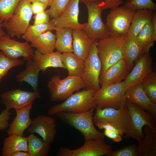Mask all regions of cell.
Returning a JSON list of instances; mask_svg holds the SVG:
<instances>
[{
  "mask_svg": "<svg viewBox=\"0 0 156 156\" xmlns=\"http://www.w3.org/2000/svg\"><path fill=\"white\" fill-rule=\"evenodd\" d=\"M9 35L0 37V50L12 58L23 57L25 60L32 59L34 51L28 42H21L12 39Z\"/></svg>",
  "mask_w": 156,
  "mask_h": 156,
  "instance_id": "cell-13",
  "label": "cell"
},
{
  "mask_svg": "<svg viewBox=\"0 0 156 156\" xmlns=\"http://www.w3.org/2000/svg\"><path fill=\"white\" fill-rule=\"evenodd\" d=\"M50 16L47 10L35 14L34 17V25L40 24L48 23L50 21Z\"/></svg>",
  "mask_w": 156,
  "mask_h": 156,
  "instance_id": "cell-43",
  "label": "cell"
},
{
  "mask_svg": "<svg viewBox=\"0 0 156 156\" xmlns=\"http://www.w3.org/2000/svg\"><path fill=\"white\" fill-rule=\"evenodd\" d=\"M136 61L135 66L123 81L127 88L141 83L153 71V59L149 52L142 55Z\"/></svg>",
  "mask_w": 156,
  "mask_h": 156,
  "instance_id": "cell-16",
  "label": "cell"
},
{
  "mask_svg": "<svg viewBox=\"0 0 156 156\" xmlns=\"http://www.w3.org/2000/svg\"><path fill=\"white\" fill-rule=\"evenodd\" d=\"M70 0H52L50 8L47 10L50 17L59 16L67 7Z\"/></svg>",
  "mask_w": 156,
  "mask_h": 156,
  "instance_id": "cell-38",
  "label": "cell"
},
{
  "mask_svg": "<svg viewBox=\"0 0 156 156\" xmlns=\"http://www.w3.org/2000/svg\"><path fill=\"white\" fill-rule=\"evenodd\" d=\"M80 0H70L62 14L51 20L55 27H69L73 29H82L85 23L78 21L79 3Z\"/></svg>",
  "mask_w": 156,
  "mask_h": 156,
  "instance_id": "cell-17",
  "label": "cell"
},
{
  "mask_svg": "<svg viewBox=\"0 0 156 156\" xmlns=\"http://www.w3.org/2000/svg\"><path fill=\"white\" fill-rule=\"evenodd\" d=\"M146 112L153 116L156 117V103H152Z\"/></svg>",
  "mask_w": 156,
  "mask_h": 156,
  "instance_id": "cell-47",
  "label": "cell"
},
{
  "mask_svg": "<svg viewBox=\"0 0 156 156\" xmlns=\"http://www.w3.org/2000/svg\"><path fill=\"white\" fill-rule=\"evenodd\" d=\"M110 145L106 144L104 139L86 141L81 147L75 150L62 147L56 154L57 156H109L112 151Z\"/></svg>",
  "mask_w": 156,
  "mask_h": 156,
  "instance_id": "cell-11",
  "label": "cell"
},
{
  "mask_svg": "<svg viewBox=\"0 0 156 156\" xmlns=\"http://www.w3.org/2000/svg\"><path fill=\"white\" fill-rule=\"evenodd\" d=\"M11 114L10 110L6 109L1 111L0 114V130H4L9 127Z\"/></svg>",
  "mask_w": 156,
  "mask_h": 156,
  "instance_id": "cell-41",
  "label": "cell"
},
{
  "mask_svg": "<svg viewBox=\"0 0 156 156\" xmlns=\"http://www.w3.org/2000/svg\"><path fill=\"white\" fill-rule=\"evenodd\" d=\"M95 108L79 113L61 112L56 115L64 122L73 127L83 135L85 141L105 138L94 126L93 120Z\"/></svg>",
  "mask_w": 156,
  "mask_h": 156,
  "instance_id": "cell-2",
  "label": "cell"
},
{
  "mask_svg": "<svg viewBox=\"0 0 156 156\" xmlns=\"http://www.w3.org/2000/svg\"></svg>",
  "mask_w": 156,
  "mask_h": 156,
  "instance_id": "cell-51",
  "label": "cell"
},
{
  "mask_svg": "<svg viewBox=\"0 0 156 156\" xmlns=\"http://www.w3.org/2000/svg\"><path fill=\"white\" fill-rule=\"evenodd\" d=\"M130 71L123 59L109 67L99 76L101 86L114 84L122 82L127 77Z\"/></svg>",
  "mask_w": 156,
  "mask_h": 156,
  "instance_id": "cell-19",
  "label": "cell"
},
{
  "mask_svg": "<svg viewBox=\"0 0 156 156\" xmlns=\"http://www.w3.org/2000/svg\"><path fill=\"white\" fill-rule=\"evenodd\" d=\"M125 43L123 59L130 71L133 67V63L142 55L141 50L136 41L135 38L124 36Z\"/></svg>",
  "mask_w": 156,
  "mask_h": 156,
  "instance_id": "cell-29",
  "label": "cell"
},
{
  "mask_svg": "<svg viewBox=\"0 0 156 156\" xmlns=\"http://www.w3.org/2000/svg\"><path fill=\"white\" fill-rule=\"evenodd\" d=\"M48 6L46 3L39 0H34L31 3L32 13L34 15L45 10Z\"/></svg>",
  "mask_w": 156,
  "mask_h": 156,
  "instance_id": "cell-42",
  "label": "cell"
},
{
  "mask_svg": "<svg viewBox=\"0 0 156 156\" xmlns=\"http://www.w3.org/2000/svg\"><path fill=\"white\" fill-rule=\"evenodd\" d=\"M109 156H139L138 146L133 144L124 146L117 151H112Z\"/></svg>",
  "mask_w": 156,
  "mask_h": 156,
  "instance_id": "cell-39",
  "label": "cell"
},
{
  "mask_svg": "<svg viewBox=\"0 0 156 156\" xmlns=\"http://www.w3.org/2000/svg\"><path fill=\"white\" fill-rule=\"evenodd\" d=\"M40 94L38 91H27L19 89H12L1 95V102L6 109H15L24 107L40 98Z\"/></svg>",
  "mask_w": 156,
  "mask_h": 156,
  "instance_id": "cell-14",
  "label": "cell"
},
{
  "mask_svg": "<svg viewBox=\"0 0 156 156\" xmlns=\"http://www.w3.org/2000/svg\"><path fill=\"white\" fill-rule=\"evenodd\" d=\"M155 11L148 9L135 11L129 30L124 36L135 38L144 27L151 21Z\"/></svg>",
  "mask_w": 156,
  "mask_h": 156,
  "instance_id": "cell-23",
  "label": "cell"
},
{
  "mask_svg": "<svg viewBox=\"0 0 156 156\" xmlns=\"http://www.w3.org/2000/svg\"><path fill=\"white\" fill-rule=\"evenodd\" d=\"M55 35L51 31L44 32L30 42L31 47L38 52L46 54L53 51L55 49Z\"/></svg>",
  "mask_w": 156,
  "mask_h": 156,
  "instance_id": "cell-28",
  "label": "cell"
},
{
  "mask_svg": "<svg viewBox=\"0 0 156 156\" xmlns=\"http://www.w3.org/2000/svg\"><path fill=\"white\" fill-rule=\"evenodd\" d=\"M33 60L38 66L40 70L44 73L49 67L60 68L66 69L62 53L57 51L46 54L34 51Z\"/></svg>",
  "mask_w": 156,
  "mask_h": 156,
  "instance_id": "cell-21",
  "label": "cell"
},
{
  "mask_svg": "<svg viewBox=\"0 0 156 156\" xmlns=\"http://www.w3.org/2000/svg\"><path fill=\"white\" fill-rule=\"evenodd\" d=\"M152 31L154 38L156 39V12L155 11L151 21Z\"/></svg>",
  "mask_w": 156,
  "mask_h": 156,
  "instance_id": "cell-46",
  "label": "cell"
},
{
  "mask_svg": "<svg viewBox=\"0 0 156 156\" xmlns=\"http://www.w3.org/2000/svg\"><path fill=\"white\" fill-rule=\"evenodd\" d=\"M104 135L112 139L116 142H119L121 141L123 139L122 136L119 134L115 132L104 129Z\"/></svg>",
  "mask_w": 156,
  "mask_h": 156,
  "instance_id": "cell-45",
  "label": "cell"
},
{
  "mask_svg": "<svg viewBox=\"0 0 156 156\" xmlns=\"http://www.w3.org/2000/svg\"><path fill=\"white\" fill-rule=\"evenodd\" d=\"M84 3L87 9L88 19L82 29L94 40H99L110 36L112 33L102 18V13L104 10L103 1H95Z\"/></svg>",
  "mask_w": 156,
  "mask_h": 156,
  "instance_id": "cell-5",
  "label": "cell"
},
{
  "mask_svg": "<svg viewBox=\"0 0 156 156\" xmlns=\"http://www.w3.org/2000/svg\"><path fill=\"white\" fill-rule=\"evenodd\" d=\"M124 6L133 11L138 10H156V4L151 0H128Z\"/></svg>",
  "mask_w": 156,
  "mask_h": 156,
  "instance_id": "cell-37",
  "label": "cell"
},
{
  "mask_svg": "<svg viewBox=\"0 0 156 156\" xmlns=\"http://www.w3.org/2000/svg\"><path fill=\"white\" fill-rule=\"evenodd\" d=\"M126 104L131 117V128L126 139L131 137L138 142L144 137L142 128L148 126L152 131L156 133V117L148 113L142 107L126 100Z\"/></svg>",
  "mask_w": 156,
  "mask_h": 156,
  "instance_id": "cell-9",
  "label": "cell"
},
{
  "mask_svg": "<svg viewBox=\"0 0 156 156\" xmlns=\"http://www.w3.org/2000/svg\"><path fill=\"white\" fill-rule=\"evenodd\" d=\"M127 89L124 81L101 86L93 96L95 108L120 109L125 103Z\"/></svg>",
  "mask_w": 156,
  "mask_h": 156,
  "instance_id": "cell-4",
  "label": "cell"
},
{
  "mask_svg": "<svg viewBox=\"0 0 156 156\" xmlns=\"http://www.w3.org/2000/svg\"><path fill=\"white\" fill-rule=\"evenodd\" d=\"M141 85L152 103H156V73L152 71L142 80Z\"/></svg>",
  "mask_w": 156,
  "mask_h": 156,
  "instance_id": "cell-35",
  "label": "cell"
},
{
  "mask_svg": "<svg viewBox=\"0 0 156 156\" xmlns=\"http://www.w3.org/2000/svg\"><path fill=\"white\" fill-rule=\"evenodd\" d=\"M31 1L21 0L12 15L3 22V27L11 37L19 38L26 31L32 18Z\"/></svg>",
  "mask_w": 156,
  "mask_h": 156,
  "instance_id": "cell-8",
  "label": "cell"
},
{
  "mask_svg": "<svg viewBox=\"0 0 156 156\" xmlns=\"http://www.w3.org/2000/svg\"><path fill=\"white\" fill-rule=\"evenodd\" d=\"M96 91L94 89H83L73 94L62 103L50 107L48 110L51 116L61 112L79 113L95 108L93 96Z\"/></svg>",
  "mask_w": 156,
  "mask_h": 156,
  "instance_id": "cell-3",
  "label": "cell"
},
{
  "mask_svg": "<svg viewBox=\"0 0 156 156\" xmlns=\"http://www.w3.org/2000/svg\"><path fill=\"white\" fill-rule=\"evenodd\" d=\"M21 0H0V20L6 21L12 14Z\"/></svg>",
  "mask_w": 156,
  "mask_h": 156,
  "instance_id": "cell-36",
  "label": "cell"
},
{
  "mask_svg": "<svg viewBox=\"0 0 156 156\" xmlns=\"http://www.w3.org/2000/svg\"><path fill=\"white\" fill-rule=\"evenodd\" d=\"M126 100L137 105L147 111L152 103L141 83L127 88L125 93Z\"/></svg>",
  "mask_w": 156,
  "mask_h": 156,
  "instance_id": "cell-26",
  "label": "cell"
},
{
  "mask_svg": "<svg viewBox=\"0 0 156 156\" xmlns=\"http://www.w3.org/2000/svg\"><path fill=\"white\" fill-rule=\"evenodd\" d=\"M64 64L68 72V76L81 77L85 61L73 52L62 53Z\"/></svg>",
  "mask_w": 156,
  "mask_h": 156,
  "instance_id": "cell-30",
  "label": "cell"
},
{
  "mask_svg": "<svg viewBox=\"0 0 156 156\" xmlns=\"http://www.w3.org/2000/svg\"><path fill=\"white\" fill-rule=\"evenodd\" d=\"M3 21L0 20V37L6 34L3 29Z\"/></svg>",
  "mask_w": 156,
  "mask_h": 156,
  "instance_id": "cell-49",
  "label": "cell"
},
{
  "mask_svg": "<svg viewBox=\"0 0 156 156\" xmlns=\"http://www.w3.org/2000/svg\"><path fill=\"white\" fill-rule=\"evenodd\" d=\"M73 53L85 60L88 56L94 40L82 29H73Z\"/></svg>",
  "mask_w": 156,
  "mask_h": 156,
  "instance_id": "cell-20",
  "label": "cell"
},
{
  "mask_svg": "<svg viewBox=\"0 0 156 156\" xmlns=\"http://www.w3.org/2000/svg\"><path fill=\"white\" fill-rule=\"evenodd\" d=\"M26 61L25 69L16 75V80L20 83L23 81L27 82L31 86L34 91H38L39 72L41 70L32 59Z\"/></svg>",
  "mask_w": 156,
  "mask_h": 156,
  "instance_id": "cell-22",
  "label": "cell"
},
{
  "mask_svg": "<svg viewBox=\"0 0 156 156\" xmlns=\"http://www.w3.org/2000/svg\"><path fill=\"white\" fill-rule=\"evenodd\" d=\"M28 152L27 138L17 135H9L4 140L2 149L3 156H11L18 151Z\"/></svg>",
  "mask_w": 156,
  "mask_h": 156,
  "instance_id": "cell-24",
  "label": "cell"
},
{
  "mask_svg": "<svg viewBox=\"0 0 156 156\" xmlns=\"http://www.w3.org/2000/svg\"><path fill=\"white\" fill-rule=\"evenodd\" d=\"M98 40H94L89 54L84 60V71L81 78L85 89L96 91L101 88L99 79L102 70L101 63L98 55L97 44Z\"/></svg>",
  "mask_w": 156,
  "mask_h": 156,
  "instance_id": "cell-10",
  "label": "cell"
},
{
  "mask_svg": "<svg viewBox=\"0 0 156 156\" xmlns=\"http://www.w3.org/2000/svg\"><path fill=\"white\" fill-rule=\"evenodd\" d=\"M47 86L52 101L65 100L74 92L85 89L81 77L68 76L61 79L59 75L52 77L48 81Z\"/></svg>",
  "mask_w": 156,
  "mask_h": 156,
  "instance_id": "cell-7",
  "label": "cell"
},
{
  "mask_svg": "<svg viewBox=\"0 0 156 156\" xmlns=\"http://www.w3.org/2000/svg\"><path fill=\"white\" fill-rule=\"evenodd\" d=\"M24 62L23 60L10 58L2 51L0 52V82L3 78L7 75L10 69L14 67L23 65Z\"/></svg>",
  "mask_w": 156,
  "mask_h": 156,
  "instance_id": "cell-34",
  "label": "cell"
},
{
  "mask_svg": "<svg viewBox=\"0 0 156 156\" xmlns=\"http://www.w3.org/2000/svg\"><path fill=\"white\" fill-rule=\"evenodd\" d=\"M28 152L30 156H47L50 149V144L44 142L42 139L35 136L34 133L27 137Z\"/></svg>",
  "mask_w": 156,
  "mask_h": 156,
  "instance_id": "cell-31",
  "label": "cell"
},
{
  "mask_svg": "<svg viewBox=\"0 0 156 156\" xmlns=\"http://www.w3.org/2000/svg\"><path fill=\"white\" fill-rule=\"evenodd\" d=\"M11 156H30L27 152L18 151L12 154Z\"/></svg>",
  "mask_w": 156,
  "mask_h": 156,
  "instance_id": "cell-48",
  "label": "cell"
},
{
  "mask_svg": "<svg viewBox=\"0 0 156 156\" xmlns=\"http://www.w3.org/2000/svg\"><path fill=\"white\" fill-rule=\"evenodd\" d=\"M101 1L104 2V10L113 9L118 7L124 3V0H80V1L84 3L85 2L95 1Z\"/></svg>",
  "mask_w": 156,
  "mask_h": 156,
  "instance_id": "cell-40",
  "label": "cell"
},
{
  "mask_svg": "<svg viewBox=\"0 0 156 156\" xmlns=\"http://www.w3.org/2000/svg\"><path fill=\"white\" fill-rule=\"evenodd\" d=\"M143 128L144 137L138 142L139 156H156V133L147 125Z\"/></svg>",
  "mask_w": 156,
  "mask_h": 156,
  "instance_id": "cell-27",
  "label": "cell"
},
{
  "mask_svg": "<svg viewBox=\"0 0 156 156\" xmlns=\"http://www.w3.org/2000/svg\"><path fill=\"white\" fill-rule=\"evenodd\" d=\"M142 54L149 52L156 41L153 33L151 21L146 24L135 38Z\"/></svg>",
  "mask_w": 156,
  "mask_h": 156,
  "instance_id": "cell-32",
  "label": "cell"
},
{
  "mask_svg": "<svg viewBox=\"0 0 156 156\" xmlns=\"http://www.w3.org/2000/svg\"><path fill=\"white\" fill-rule=\"evenodd\" d=\"M55 27L51 20L47 23L36 25H29L21 38L31 42L41 34L48 31L55 30Z\"/></svg>",
  "mask_w": 156,
  "mask_h": 156,
  "instance_id": "cell-33",
  "label": "cell"
},
{
  "mask_svg": "<svg viewBox=\"0 0 156 156\" xmlns=\"http://www.w3.org/2000/svg\"><path fill=\"white\" fill-rule=\"evenodd\" d=\"M134 12L124 5L111 10L107 16L106 24L111 33L125 36L129 30Z\"/></svg>",
  "mask_w": 156,
  "mask_h": 156,
  "instance_id": "cell-12",
  "label": "cell"
},
{
  "mask_svg": "<svg viewBox=\"0 0 156 156\" xmlns=\"http://www.w3.org/2000/svg\"><path fill=\"white\" fill-rule=\"evenodd\" d=\"M33 103L15 109L16 116L9 125L7 131L8 136L17 135L23 136L25 131L31 124L32 120L30 116V111Z\"/></svg>",
  "mask_w": 156,
  "mask_h": 156,
  "instance_id": "cell-18",
  "label": "cell"
},
{
  "mask_svg": "<svg viewBox=\"0 0 156 156\" xmlns=\"http://www.w3.org/2000/svg\"><path fill=\"white\" fill-rule=\"evenodd\" d=\"M55 119L50 116L39 115L34 118L27 128L29 133H36L41 136L43 141L50 144L55 140L56 133Z\"/></svg>",
  "mask_w": 156,
  "mask_h": 156,
  "instance_id": "cell-15",
  "label": "cell"
},
{
  "mask_svg": "<svg viewBox=\"0 0 156 156\" xmlns=\"http://www.w3.org/2000/svg\"><path fill=\"white\" fill-rule=\"evenodd\" d=\"M95 109L96 112L93 117L95 125L100 123H110L125 134L124 137L126 139L130 131L131 117L126 103L119 109Z\"/></svg>",
  "mask_w": 156,
  "mask_h": 156,
  "instance_id": "cell-6",
  "label": "cell"
},
{
  "mask_svg": "<svg viewBox=\"0 0 156 156\" xmlns=\"http://www.w3.org/2000/svg\"><path fill=\"white\" fill-rule=\"evenodd\" d=\"M125 37L116 33L98 40V55L102 65L100 76L103 75L110 66L123 58Z\"/></svg>",
  "mask_w": 156,
  "mask_h": 156,
  "instance_id": "cell-1",
  "label": "cell"
},
{
  "mask_svg": "<svg viewBox=\"0 0 156 156\" xmlns=\"http://www.w3.org/2000/svg\"><path fill=\"white\" fill-rule=\"evenodd\" d=\"M31 2L32 1L34 0H29ZM39 0L40 1L43 2H44L45 3H46L47 5H48L49 6H50L51 5V4L52 3V0Z\"/></svg>",
  "mask_w": 156,
  "mask_h": 156,
  "instance_id": "cell-50",
  "label": "cell"
},
{
  "mask_svg": "<svg viewBox=\"0 0 156 156\" xmlns=\"http://www.w3.org/2000/svg\"><path fill=\"white\" fill-rule=\"evenodd\" d=\"M95 125H96L100 129H104L114 131L119 134L122 136H123L124 134L121 131L108 123H100L96 124Z\"/></svg>",
  "mask_w": 156,
  "mask_h": 156,
  "instance_id": "cell-44",
  "label": "cell"
},
{
  "mask_svg": "<svg viewBox=\"0 0 156 156\" xmlns=\"http://www.w3.org/2000/svg\"><path fill=\"white\" fill-rule=\"evenodd\" d=\"M73 29L69 27H55V49L62 53L73 52Z\"/></svg>",
  "mask_w": 156,
  "mask_h": 156,
  "instance_id": "cell-25",
  "label": "cell"
}]
</instances>
